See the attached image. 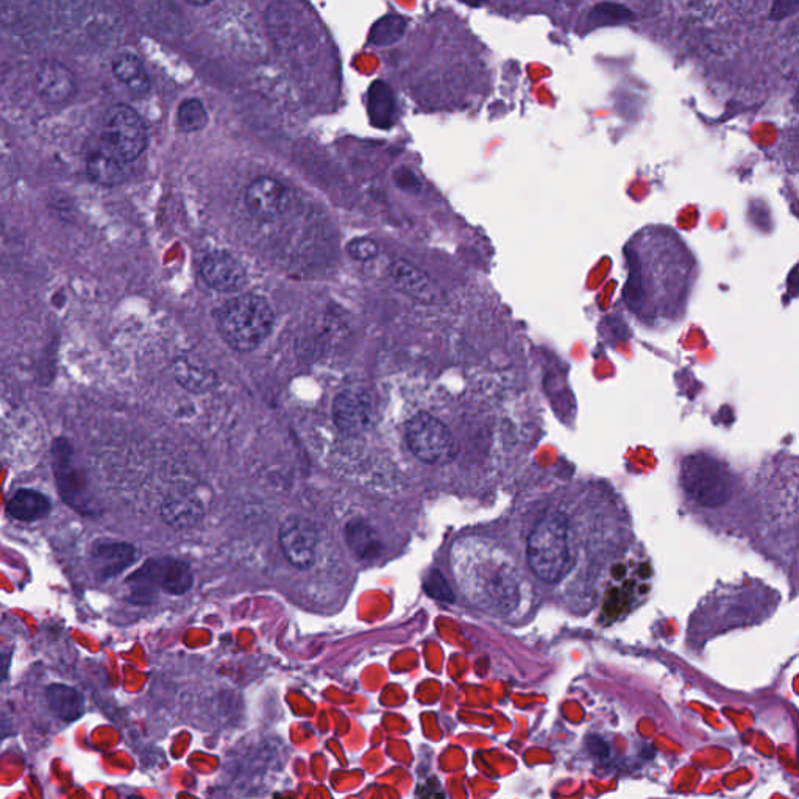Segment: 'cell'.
Instances as JSON below:
<instances>
[{"mask_svg":"<svg viewBox=\"0 0 799 799\" xmlns=\"http://www.w3.org/2000/svg\"><path fill=\"white\" fill-rule=\"evenodd\" d=\"M459 578L470 600L491 614L509 617L522 608L528 581L506 548L473 539L459 548Z\"/></svg>","mask_w":799,"mask_h":799,"instance_id":"cell-1","label":"cell"},{"mask_svg":"<svg viewBox=\"0 0 799 799\" xmlns=\"http://www.w3.org/2000/svg\"><path fill=\"white\" fill-rule=\"evenodd\" d=\"M531 572L547 584L561 583L575 565L572 533L567 515L551 511L540 517L526 542Z\"/></svg>","mask_w":799,"mask_h":799,"instance_id":"cell-2","label":"cell"},{"mask_svg":"<svg viewBox=\"0 0 799 799\" xmlns=\"http://www.w3.org/2000/svg\"><path fill=\"white\" fill-rule=\"evenodd\" d=\"M274 327L269 303L258 295H238L219 313V331L231 349L252 352L260 347Z\"/></svg>","mask_w":799,"mask_h":799,"instance_id":"cell-3","label":"cell"},{"mask_svg":"<svg viewBox=\"0 0 799 799\" xmlns=\"http://www.w3.org/2000/svg\"><path fill=\"white\" fill-rule=\"evenodd\" d=\"M147 132L143 119L133 108L116 105L107 113L97 143L91 152L113 163L127 164L141 157L146 150Z\"/></svg>","mask_w":799,"mask_h":799,"instance_id":"cell-4","label":"cell"},{"mask_svg":"<svg viewBox=\"0 0 799 799\" xmlns=\"http://www.w3.org/2000/svg\"><path fill=\"white\" fill-rule=\"evenodd\" d=\"M681 481L686 494L704 508L725 505L734 491L728 467L714 456L703 453L684 459Z\"/></svg>","mask_w":799,"mask_h":799,"instance_id":"cell-5","label":"cell"},{"mask_svg":"<svg viewBox=\"0 0 799 799\" xmlns=\"http://www.w3.org/2000/svg\"><path fill=\"white\" fill-rule=\"evenodd\" d=\"M406 444L425 464L444 466L455 459L458 448L447 425L428 412H417L406 423Z\"/></svg>","mask_w":799,"mask_h":799,"instance_id":"cell-6","label":"cell"},{"mask_svg":"<svg viewBox=\"0 0 799 799\" xmlns=\"http://www.w3.org/2000/svg\"><path fill=\"white\" fill-rule=\"evenodd\" d=\"M278 540L285 558L295 569L308 570L316 564L319 534L311 520L303 515H289L281 523Z\"/></svg>","mask_w":799,"mask_h":799,"instance_id":"cell-7","label":"cell"},{"mask_svg":"<svg viewBox=\"0 0 799 799\" xmlns=\"http://www.w3.org/2000/svg\"><path fill=\"white\" fill-rule=\"evenodd\" d=\"M128 583L157 587L169 595H183L194 584V575L191 567L180 559H149L141 569L130 576Z\"/></svg>","mask_w":799,"mask_h":799,"instance_id":"cell-8","label":"cell"},{"mask_svg":"<svg viewBox=\"0 0 799 799\" xmlns=\"http://www.w3.org/2000/svg\"><path fill=\"white\" fill-rule=\"evenodd\" d=\"M54 470L57 478L58 492L66 505L80 514L93 511V497L89 494L88 481L79 467L72 462V451L64 441H58L54 447Z\"/></svg>","mask_w":799,"mask_h":799,"instance_id":"cell-9","label":"cell"},{"mask_svg":"<svg viewBox=\"0 0 799 799\" xmlns=\"http://www.w3.org/2000/svg\"><path fill=\"white\" fill-rule=\"evenodd\" d=\"M247 210L260 221H275L291 206V191L275 178H256L246 191Z\"/></svg>","mask_w":799,"mask_h":799,"instance_id":"cell-10","label":"cell"},{"mask_svg":"<svg viewBox=\"0 0 799 799\" xmlns=\"http://www.w3.org/2000/svg\"><path fill=\"white\" fill-rule=\"evenodd\" d=\"M334 423L347 434H361L369 430L373 422V406L364 392L344 391L336 397L333 405Z\"/></svg>","mask_w":799,"mask_h":799,"instance_id":"cell-11","label":"cell"},{"mask_svg":"<svg viewBox=\"0 0 799 799\" xmlns=\"http://www.w3.org/2000/svg\"><path fill=\"white\" fill-rule=\"evenodd\" d=\"M200 274L206 285L221 292L239 291L246 285V270L235 256L224 252L211 253L203 260Z\"/></svg>","mask_w":799,"mask_h":799,"instance_id":"cell-12","label":"cell"},{"mask_svg":"<svg viewBox=\"0 0 799 799\" xmlns=\"http://www.w3.org/2000/svg\"><path fill=\"white\" fill-rule=\"evenodd\" d=\"M136 550L133 545L113 540H99L91 548V561L100 579L113 578L124 572L135 562Z\"/></svg>","mask_w":799,"mask_h":799,"instance_id":"cell-13","label":"cell"},{"mask_svg":"<svg viewBox=\"0 0 799 799\" xmlns=\"http://www.w3.org/2000/svg\"><path fill=\"white\" fill-rule=\"evenodd\" d=\"M389 275L394 285L412 299L423 303L436 300L437 292L428 275L409 261H394L389 267Z\"/></svg>","mask_w":799,"mask_h":799,"instance_id":"cell-14","label":"cell"},{"mask_svg":"<svg viewBox=\"0 0 799 799\" xmlns=\"http://www.w3.org/2000/svg\"><path fill=\"white\" fill-rule=\"evenodd\" d=\"M174 373L183 388L197 394H205L217 384L216 372L194 356H180L175 363Z\"/></svg>","mask_w":799,"mask_h":799,"instance_id":"cell-15","label":"cell"},{"mask_svg":"<svg viewBox=\"0 0 799 799\" xmlns=\"http://www.w3.org/2000/svg\"><path fill=\"white\" fill-rule=\"evenodd\" d=\"M38 91L49 102H63L74 93V79L71 72L58 63H46L36 77Z\"/></svg>","mask_w":799,"mask_h":799,"instance_id":"cell-16","label":"cell"},{"mask_svg":"<svg viewBox=\"0 0 799 799\" xmlns=\"http://www.w3.org/2000/svg\"><path fill=\"white\" fill-rule=\"evenodd\" d=\"M50 508L52 505H50L49 498L41 492L32 491V489H22V491L16 492L7 505L8 514L21 522H35V520L43 519L49 514Z\"/></svg>","mask_w":799,"mask_h":799,"instance_id":"cell-17","label":"cell"},{"mask_svg":"<svg viewBox=\"0 0 799 799\" xmlns=\"http://www.w3.org/2000/svg\"><path fill=\"white\" fill-rule=\"evenodd\" d=\"M347 544L352 548L356 558L373 561L381 554V540L377 531L363 520H353L345 528Z\"/></svg>","mask_w":799,"mask_h":799,"instance_id":"cell-18","label":"cell"},{"mask_svg":"<svg viewBox=\"0 0 799 799\" xmlns=\"http://www.w3.org/2000/svg\"><path fill=\"white\" fill-rule=\"evenodd\" d=\"M47 703L55 717L63 721H74L82 717L85 711V701L79 690L72 689L63 684H54L46 692Z\"/></svg>","mask_w":799,"mask_h":799,"instance_id":"cell-19","label":"cell"},{"mask_svg":"<svg viewBox=\"0 0 799 799\" xmlns=\"http://www.w3.org/2000/svg\"><path fill=\"white\" fill-rule=\"evenodd\" d=\"M113 72L130 91L146 94L150 88L149 75L144 64L135 55L122 54L113 61Z\"/></svg>","mask_w":799,"mask_h":799,"instance_id":"cell-20","label":"cell"},{"mask_svg":"<svg viewBox=\"0 0 799 799\" xmlns=\"http://www.w3.org/2000/svg\"><path fill=\"white\" fill-rule=\"evenodd\" d=\"M636 19L633 10L615 2H601L595 5L587 15V25L595 27H611V25L626 24Z\"/></svg>","mask_w":799,"mask_h":799,"instance_id":"cell-21","label":"cell"},{"mask_svg":"<svg viewBox=\"0 0 799 799\" xmlns=\"http://www.w3.org/2000/svg\"><path fill=\"white\" fill-rule=\"evenodd\" d=\"M394 97L386 83H373L369 93L370 118L375 124H391L394 118Z\"/></svg>","mask_w":799,"mask_h":799,"instance_id":"cell-22","label":"cell"},{"mask_svg":"<svg viewBox=\"0 0 799 799\" xmlns=\"http://www.w3.org/2000/svg\"><path fill=\"white\" fill-rule=\"evenodd\" d=\"M167 522L177 526H192L202 517V506L189 498H175L167 501L163 508Z\"/></svg>","mask_w":799,"mask_h":799,"instance_id":"cell-23","label":"cell"},{"mask_svg":"<svg viewBox=\"0 0 799 799\" xmlns=\"http://www.w3.org/2000/svg\"><path fill=\"white\" fill-rule=\"evenodd\" d=\"M208 124V113L199 99H188L178 107L177 125L182 132H199Z\"/></svg>","mask_w":799,"mask_h":799,"instance_id":"cell-24","label":"cell"},{"mask_svg":"<svg viewBox=\"0 0 799 799\" xmlns=\"http://www.w3.org/2000/svg\"><path fill=\"white\" fill-rule=\"evenodd\" d=\"M405 29L406 24L402 18L384 16L377 24L373 25L369 38L377 46H391V44L397 43L402 38Z\"/></svg>","mask_w":799,"mask_h":799,"instance_id":"cell-25","label":"cell"},{"mask_svg":"<svg viewBox=\"0 0 799 799\" xmlns=\"http://www.w3.org/2000/svg\"><path fill=\"white\" fill-rule=\"evenodd\" d=\"M425 590H427V594L430 597L436 598V600L445 601V603H453L455 601V594H453L450 584H448L444 575L441 572H437V570L428 573L427 581H425Z\"/></svg>","mask_w":799,"mask_h":799,"instance_id":"cell-26","label":"cell"},{"mask_svg":"<svg viewBox=\"0 0 799 799\" xmlns=\"http://www.w3.org/2000/svg\"><path fill=\"white\" fill-rule=\"evenodd\" d=\"M347 252H349L353 260L370 261L373 258H377L380 249H378L377 242L372 241V239L358 238L350 242Z\"/></svg>","mask_w":799,"mask_h":799,"instance_id":"cell-27","label":"cell"},{"mask_svg":"<svg viewBox=\"0 0 799 799\" xmlns=\"http://www.w3.org/2000/svg\"><path fill=\"white\" fill-rule=\"evenodd\" d=\"M799 0H775L770 10V21H784L798 13Z\"/></svg>","mask_w":799,"mask_h":799,"instance_id":"cell-28","label":"cell"},{"mask_svg":"<svg viewBox=\"0 0 799 799\" xmlns=\"http://www.w3.org/2000/svg\"><path fill=\"white\" fill-rule=\"evenodd\" d=\"M590 753L597 757H606L609 754V746L600 737L592 736L587 739Z\"/></svg>","mask_w":799,"mask_h":799,"instance_id":"cell-29","label":"cell"},{"mask_svg":"<svg viewBox=\"0 0 799 799\" xmlns=\"http://www.w3.org/2000/svg\"><path fill=\"white\" fill-rule=\"evenodd\" d=\"M8 670H10V656H4V654H0V681H4L7 678Z\"/></svg>","mask_w":799,"mask_h":799,"instance_id":"cell-30","label":"cell"},{"mask_svg":"<svg viewBox=\"0 0 799 799\" xmlns=\"http://www.w3.org/2000/svg\"><path fill=\"white\" fill-rule=\"evenodd\" d=\"M462 4L469 5V7L478 8L481 5L486 4V0H459Z\"/></svg>","mask_w":799,"mask_h":799,"instance_id":"cell-31","label":"cell"},{"mask_svg":"<svg viewBox=\"0 0 799 799\" xmlns=\"http://www.w3.org/2000/svg\"><path fill=\"white\" fill-rule=\"evenodd\" d=\"M189 4L197 5V7H203V5H208L213 2V0H188Z\"/></svg>","mask_w":799,"mask_h":799,"instance_id":"cell-32","label":"cell"}]
</instances>
